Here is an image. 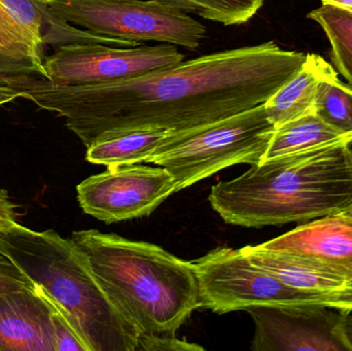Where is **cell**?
Instances as JSON below:
<instances>
[{
	"mask_svg": "<svg viewBox=\"0 0 352 351\" xmlns=\"http://www.w3.org/2000/svg\"><path fill=\"white\" fill-rule=\"evenodd\" d=\"M192 263L202 307L217 315L244 311L254 305L318 303L320 296L289 288L254 265L240 249L217 247Z\"/></svg>",
	"mask_w": 352,
	"mask_h": 351,
	"instance_id": "7",
	"label": "cell"
},
{
	"mask_svg": "<svg viewBox=\"0 0 352 351\" xmlns=\"http://www.w3.org/2000/svg\"><path fill=\"white\" fill-rule=\"evenodd\" d=\"M56 306L41 288L19 291L0 298V351H55Z\"/></svg>",
	"mask_w": 352,
	"mask_h": 351,
	"instance_id": "12",
	"label": "cell"
},
{
	"mask_svg": "<svg viewBox=\"0 0 352 351\" xmlns=\"http://www.w3.org/2000/svg\"><path fill=\"white\" fill-rule=\"evenodd\" d=\"M320 304L326 305L344 313H352V280H349L342 288L330 294L320 295Z\"/></svg>",
	"mask_w": 352,
	"mask_h": 351,
	"instance_id": "25",
	"label": "cell"
},
{
	"mask_svg": "<svg viewBox=\"0 0 352 351\" xmlns=\"http://www.w3.org/2000/svg\"><path fill=\"white\" fill-rule=\"evenodd\" d=\"M307 18L324 29L332 45L333 62L352 87V12L322 5L312 10Z\"/></svg>",
	"mask_w": 352,
	"mask_h": 351,
	"instance_id": "19",
	"label": "cell"
},
{
	"mask_svg": "<svg viewBox=\"0 0 352 351\" xmlns=\"http://www.w3.org/2000/svg\"><path fill=\"white\" fill-rule=\"evenodd\" d=\"M182 61L184 54L169 43L134 47L72 43L60 45L45 57L43 78L59 86L105 84L166 69Z\"/></svg>",
	"mask_w": 352,
	"mask_h": 351,
	"instance_id": "8",
	"label": "cell"
},
{
	"mask_svg": "<svg viewBox=\"0 0 352 351\" xmlns=\"http://www.w3.org/2000/svg\"><path fill=\"white\" fill-rule=\"evenodd\" d=\"M52 319H53V340L55 351H89L78 332L57 307L54 310Z\"/></svg>",
	"mask_w": 352,
	"mask_h": 351,
	"instance_id": "22",
	"label": "cell"
},
{
	"mask_svg": "<svg viewBox=\"0 0 352 351\" xmlns=\"http://www.w3.org/2000/svg\"><path fill=\"white\" fill-rule=\"evenodd\" d=\"M274 131L261 104L207 125L171 132L146 163L167 169L179 192L228 167L260 164Z\"/></svg>",
	"mask_w": 352,
	"mask_h": 351,
	"instance_id": "5",
	"label": "cell"
},
{
	"mask_svg": "<svg viewBox=\"0 0 352 351\" xmlns=\"http://www.w3.org/2000/svg\"><path fill=\"white\" fill-rule=\"evenodd\" d=\"M351 144H336L250 165L211 188V207L245 228L303 224L352 208Z\"/></svg>",
	"mask_w": 352,
	"mask_h": 351,
	"instance_id": "2",
	"label": "cell"
},
{
	"mask_svg": "<svg viewBox=\"0 0 352 351\" xmlns=\"http://www.w3.org/2000/svg\"><path fill=\"white\" fill-rule=\"evenodd\" d=\"M171 132L148 128L101 138L87 148L86 160L107 167L146 163Z\"/></svg>",
	"mask_w": 352,
	"mask_h": 351,
	"instance_id": "17",
	"label": "cell"
},
{
	"mask_svg": "<svg viewBox=\"0 0 352 351\" xmlns=\"http://www.w3.org/2000/svg\"><path fill=\"white\" fill-rule=\"evenodd\" d=\"M314 111L335 129L352 135V87L344 84L322 57Z\"/></svg>",
	"mask_w": 352,
	"mask_h": 351,
	"instance_id": "18",
	"label": "cell"
},
{
	"mask_svg": "<svg viewBox=\"0 0 352 351\" xmlns=\"http://www.w3.org/2000/svg\"><path fill=\"white\" fill-rule=\"evenodd\" d=\"M43 60V49L0 5V62L22 66L29 71L45 76Z\"/></svg>",
	"mask_w": 352,
	"mask_h": 351,
	"instance_id": "20",
	"label": "cell"
},
{
	"mask_svg": "<svg viewBox=\"0 0 352 351\" xmlns=\"http://www.w3.org/2000/svg\"><path fill=\"white\" fill-rule=\"evenodd\" d=\"M0 253L62 311L89 351H138L140 329L105 292L72 238L16 223L0 231Z\"/></svg>",
	"mask_w": 352,
	"mask_h": 351,
	"instance_id": "4",
	"label": "cell"
},
{
	"mask_svg": "<svg viewBox=\"0 0 352 351\" xmlns=\"http://www.w3.org/2000/svg\"><path fill=\"white\" fill-rule=\"evenodd\" d=\"M240 249L254 265L272 274L289 288L306 294H330L349 282L332 267L303 256L268 251L260 245H248Z\"/></svg>",
	"mask_w": 352,
	"mask_h": 351,
	"instance_id": "13",
	"label": "cell"
},
{
	"mask_svg": "<svg viewBox=\"0 0 352 351\" xmlns=\"http://www.w3.org/2000/svg\"><path fill=\"white\" fill-rule=\"evenodd\" d=\"M254 323V351H352L349 313L318 303L248 307Z\"/></svg>",
	"mask_w": 352,
	"mask_h": 351,
	"instance_id": "9",
	"label": "cell"
},
{
	"mask_svg": "<svg viewBox=\"0 0 352 351\" xmlns=\"http://www.w3.org/2000/svg\"><path fill=\"white\" fill-rule=\"evenodd\" d=\"M322 5H332L352 12V0H322Z\"/></svg>",
	"mask_w": 352,
	"mask_h": 351,
	"instance_id": "28",
	"label": "cell"
},
{
	"mask_svg": "<svg viewBox=\"0 0 352 351\" xmlns=\"http://www.w3.org/2000/svg\"><path fill=\"white\" fill-rule=\"evenodd\" d=\"M345 332H346L347 339L352 346V315L349 313L345 321Z\"/></svg>",
	"mask_w": 352,
	"mask_h": 351,
	"instance_id": "29",
	"label": "cell"
},
{
	"mask_svg": "<svg viewBox=\"0 0 352 351\" xmlns=\"http://www.w3.org/2000/svg\"><path fill=\"white\" fill-rule=\"evenodd\" d=\"M306 55L268 41L86 86H59L36 72L0 65V84L64 117L67 129L88 148L131 130L184 131L264 104L301 69Z\"/></svg>",
	"mask_w": 352,
	"mask_h": 351,
	"instance_id": "1",
	"label": "cell"
},
{
	"mask_svg": "<svg viewBox=\"0 0 352 351\" xmlns=\"http://www.w3.org/2000/svg\"><path fill=\"white\" fill-rule=\"evenodd\" d=\"M0 5L41 49L45 45L58 47L72 43L117 45L119 43L113 37L101 36L86 29L72 26L70 23L55 16L45 0H0Z\"/></svg>",
	"mask_w": 352,
	"mask_h": 351,
	"instance_id": "14",
	"label": "cell"
},
{
	"mask_svg": "<svg viewBox=\"0 0 352 351\" xmlns=\"http://www.w3.org/2000/svg\"><path fill=\"white\" fill-rule=\"evenodd\" d=\"M178 10L223 26H238L252 20L264 0H162Z\"/></svg>",
	"mask_w": 352,
	"mask_h": 351,
	"instance_id": "21",
	"label": "cell"
},
{
	"mask_svg": "<svg viewBox=\"0 0 352 351\" xmlns=\"http://www.w3.org/2000/svg\"><path fill=\"white\" fill-rule=\"evenodd\" d=\"M76 192L85 214L113 224L150 216L175 193V181L161 166L123 165L88 177Z\"/></svg>",
	"mask_w": 352,
	"mask_h": 351,
	"instance_id": "10",
	"label": "cell"
},
{
	"mask_svg": "<svg viewBox=\"0 0 352 351\" xmlns=\"http://www.w3.org/2000/svg\"><path fill=\"white\" fill-rule=\"evenodd\" d=\"M347 212H349V214L352 216V208H351V210H349Z\"/></svg>",
	"mask_w": 352,
	"mask_h": 351,
	"instance_id": "30",
	"label": "cell"
},
{
	"mask_svg": "<svg viewBox=\"0 0 352 351\" xmlns=\"http://www.w3.org/2000/svg\"><path fill=\"white\" fill-rule=\"evenodd\" d=\"M35 286L8 258L0 253V298L19 291L34 288Z\"/></svg>",
	"mask_w": 352,
	"mask_h": 351,
	"instance_id": "23",
	"label": "cell"
},
{
	"mask_svg": "<svg viewBox=\"0 0 352 351\" xmlns=\"http://www.w3.org/2000/svg\"><path fill=\"white\" fill-rule=\"evenodd\" d=\"M105 292L140 329V336L173 337L202 307L192 262L159 245L97 230L72 233Z\"/></svg>",
	"mask_w": 352,
	"mask_h": 351,
	"instance_id": "3",
	"label": "cell"
},
{
	"mask_svg": "<svg viewBox=\"0 0 352 351\" xmlns=\"http://www.w3.org/2000/svg\"><path fill=\"white\" fill-rule=\"evenodd\" d=\"M320 58L316 54H307L297 74L264 103L269 121L275 129L308 113H316Z\"/></svg>",
	"mask_w": 352,
	"mask_h": 351,
	"instance_id": "15",
	"label": "cell"
},
{
	"mask_svg": "<svg viewBox=\"0 0 352 351\" xmlns=\"http://www.w3.org/2000/svg\"><path fill=\"white\" fill-rule=\"evenodd\" d=\"M61 20L101 36L196 49L206 28L162 0H45Z\"/></svg>",
	"mask_w": 352,
	"mask_h": 351,
	"instance_id": "6",
	"label": "cell"
},
{
	"mask_svg": "<svg viewBox=\"0 0 352 351\" xmlns=\"http://www.w3.org/2000/svg\"><path fill=\"white\" fill-rule=\"evenodd\" d=\"M16 204L10 201L6 190L0 189V231L18 223Z\"/></svg>",
	"mask_w": 352,
	"mask_h": 351,
	"instance_id": "26",
	"label": "cell"
},
{
	"mask_svg": "<svg viewBox=\"0 0 352 351\" xmlns=\"http://www.w3.org/2000/svg\"><path fill=\"white\" fill-rule=\"evenodd\" d=\"M18 98H21V96L16 91L12 90L10 87L0 84V105L12 102Z\"/></svg>",
	"mask_w": 352,
	"mask_h": 351,
	"instance_id": "27",
	"label": "cell"
},
{
	"mask_svg": "<svg viewBox=\"0 0 352 351\" xmlns=\"http://www.w3.org/2000/svg\"><path fill=\"white\" fill-rule=\"evenodd\" d=\"M260 245L316 260L352 280V216L347 212L322 216Z\"/></svg>",
	"mask_w": 352,
	"mask_h": 351,
	"instance_id": "11",
	"label": "cell"
},
{
	"mask_svg": "<svg viewBox=\"0 0 352 351\" xmlns=\"http://www.w3.org/2000/svg\"><path fill=\"white\" fill-rule=\"evenodd\" d=\"M342 144H352V135L335 129L316 113H308L275 129L262 162Z\"/></svg>",
	"mask_w": 352,
	"mask_h": 351,
	"instance_id": "16",
	"label": "cell"
},
{
	"mask_svg": "<svg viewBox=\"0 0 352 351\" xmlns=\"http://www.w3.org/2000/svg\"><path fill=\"white\" fill-rule=\"evenodd\" d=\"M197 351L204 348L186 340L173 337H157V336H140L138 351Z\"/></svg>",
	"mask_w": 352,
	"mask_h": 351,
	"instance_id": "24",
	"label": "cell"
}]
</instances>
